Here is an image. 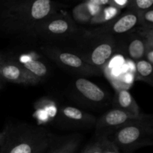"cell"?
Wrapping results in <instances>:
<instances>
[{
  "instance_id": "cell-1",
  "label": "cell",
  "mask_w": 153,
  "mask_h": 153,
  "mask_svg": "<svg viewBox=\"0 0 153 153\" xmlns=\"http://www.w3.org/2000/svg\"><path fill=\"white\" fill-rule=\"evenodd\" d=\"M52 0H4L0 5V24L7 28H36L53 16Z\"/></svg>"
},
{
  "instance_id": "cell-2",
  "label": "cell",
  "mask_w": 153,
  "mask_h": 153,
  "mask_svg": "<svg viewBox=\"0 0 153 153\" xmlns=\"http://www.w3.org/2000/svg\"><path fill=\"white\" fill-rule=\"evenodd\" d=\"M51 144V136L44 128L30 125L5 128L0 153H43Z\"/></svg>"
},
{
  "instance_id": "cell-3",
  "label": "cell",
  "mask_w": 153,
  "mask_h": 153,
  "mask_svg": "<svg viewBox=\"0 0 153 153\" xmlns=\"http://www.w3.org/2000/svg\"><path fill=\"white\" fill-rule=\"evenodd\" d=\"M152 122H149L148 117L144 116L117 129L110 140L119 150L131 153L140 147L152 145Z\"/></svg>"
},
{
  "instance_id": "cell-4",
  "label": "cell",
  "mask_w": 153,
  "mask_h": 153,
  "mask_svg": "<svg viewBox=\"0 0 153 153\" xmlns=\"http://www.w3.org/2000/svg\"><path fill=\"white\" fill-rule=\"evenodd\" d=\"M46 54L58 64L72 71L87 76L100 74V69L88 64L83 58L75 54L59 50H49L46 52Z\"/></svg>"
},
{
  "instance_id": "cell-5",
  "label": "cell",
  "mask_w": 153,
  "mask_h": 153,
  "mask_svg": "<svg viewBox=\"0 0 153 153\" xmlns=\"http://www.w3.org/2000/svg\"><path fill=\"white\" fill-rule=\"evenodd\" d=\"M145 115H133L119 108L111 109L102 115L96 122L97 133L111 132L120 127L143 118Z\"/></svg>"
},
{
  "instance_id": "cell-6",
  "label": "cell",
  "mask_w": 153,
  "mask_h": 153,
  "mask_svg": "<svg viewBox=\"0 0 153 153\" xmlns=\"http://www.w3.org/2000/svg\"><path fill=\"white\" fill-rule=\"evenodd\" d=\"M0 76L2 79L14 84L35 85L40 79L34 76L20 63L5 59L0 64Z\"/></svg>"
},
{
  "instance_id": "cell-7",
  "label": "cell",
  "mask_w": 153,
  "mask_h": 153,
  "mask_svg": "<svg viewBox=\"0 0 153 153\" xmlns=\"http://www.w3.org/2000/svg\"><path fill=\"white\" fill-rule=\"evenodd\" d=\"M75 88L82 97L93 102H101L106 97L105 93L101 88L84 78L75 82Z\"/></svg>"
},
{
  "instance_id": "cell-8",
  "label": "cell",
  "mask_w": 153,
  "mask_h": 153,
  "mask_svg": "<svg viewBox=\"0 0 153 153\" xmlns=\"http://www.w3.org/2000/svg\"><path fill=\"white\" fill-rule=\"evenodd\" d=\"M114 52V44L111 41H105L99 44L90 54L89 57L84 59L88 64L100 69L102 67L112 56Z\"/></svg>"
},
{
  "instance_id": "cell-9",
  "label": "cell",
  "mask_w": 153,
  "mask_h": 153,
  "mask_svg": "<svg viewBox=\"0 0 153 153\" xmlns=\"http://www.w3.org/2000/svg\"><path fill=\"white\" fill-rule=\"evenodd\" d=\"M109 29L115 34H124L138 25V16L137 11L127 10L123 14L118 16L110 22Z\"/></svg>"
},
{
  "instance_id": "cell-10",
  "label": "cell",
  "mask_w": 153,
  "mask_h": 153,
  "mask_svg": "<svg viewBox=\"0 0 153 153\" xmlns=\"http://www.w3.org/2000/svg\"><path fill=\"white\" fill-rule=\"evenodd\" d=\"M60 114L66 121L76 125L88 126L95 124L97 122L95 117L73 106L61 108Z\"/></svg>"
},
{
  "instance_id": "cell-11",
  "label": "cell",
  "mask_w": 153,
  "mask_h": 153,
  "mask_svg": "<svg viewBox=\"0 0 153 153\" xmlns=\"http://www.w3.org/2000/svg\"><path fill=\"white\" fill-rule=\"evenodd\" d=\"M35 28L51 34L60 35L66 34L71 30V22L66 18L55 17L53 15L41 22Z\"/></svg>"
},
{
  "instance_id": "cell-12",
  "label": "cell",
  "mask_w": 153,
  "mask_h": 153,
  "mask_svg": "<svg viewBox=\"0 0 153 153\" xmlns=\"http://www.w3.org/2000/svg\"><path fill=\"white\" fill-rule=\"evenodd\" d=\"M117 108L133 115L141 114L137 102L127 89L118 90L116 94Z\"/></svg>"
},
{
  "instance_id": "cell-13",
  "label": "cell",
  "mask_w": 153,
  "mask_h": 153,
  "mask_svg": "<svg viewBox=\"0 0 153 153\" xmlns=\"http://www.w3.org/2000/svg\"><path fill=\"white\" fill-rule=\"evenodd\" d=\"M101 7L82 1L73 9V17L80 23H88L90 22L91 18L98 13Z\"/></svg>"
},
{
  "instance_id": "cell-14",
  "label": "cell",
  "mask_w": 153,
  "mask_h": 153,
  "mask_svg": "<svg viewBox=\"0 0 153 153\" xmlns=\"http://www.w3.org/2000/svg\"><path fill=\"white\" fill-rule=\"evenodd\" d=\"M121 10L111 5H107L102 7L98 13L91 18L90 23L91 24H102L108 23L111 21L120 16Z\"/></svg>"
},
{
  "instance_id": "cell-15",
  "label": "cell",
  "mask_w": 153,
  "mask_h": 153,
  "mask_svg": "<svg viewBox=\"0 0 153 153\" xmlns=\"http://www.w3.org/2000/svg\"><path fill=\"white\" fill-rule=\"evenodd\" d=\"M146 52V40L143 37H137L131 40L128 46V56L134 61L144 58Z\"/></svg>"
},
{
  "instance_id": "cell-16",
  "label": "cell",
  "mask_w": 153,
  "mask_h": 153,
  "mask_svg": "<svg viewBox=\"0 0 153 153\" xmlns=\"http://www.w3.org/2000/svg\"><path fill=\"white\" fill-rule=\"evenodd\" d=\"M136 80L152 83V64L146 60L141 59L136 61Z\"/></svg>"
},
{
  "instance_id": "cell-17",
  "label": "cell",
  "mask_w": 153,
  "mask_h": 153,
  "mask_svg": "<svg viewBox=\"0 0 153 153\" xmlns=\"http://www.w3.org/2000/svg\"><path fill=\"white\" fill-rule=\"evenodd\" d=\"M21 64L25 69H27L30 73H32L34 76L40 79V80L41 79L44 78L48 73L47 67L40 61L29 59L21 63Z\"/></svg>"
},
{
  "instance_id": "cell-18",
  "label": "cell",
  "mask_w": 153,
  "mask_h": 153,
  "mask_svg": "<svg viewBox=\"0 0 153 153\" xmlns=\"http://www.w3.org/2000/svg\"><path fill=\"white\" fill-rule=\"evenodd\" d=\"M80 138L73 137L55 146L49 153H76L79 147Z\"/></svg>"
},
{
  "instance_id": "cell-19",
  "label": "cell",
  "mask_w": 153,
  "mask_h": 153,
  "mask_svg": "<svg viewBox=\"0 0 153 153\" xmlns=\"http://www.w3.org/2000/svg\"><path fill=\"white\" fill-rule=\"evenodd\" d=\"M138 16V24L143 28L151 30L153 28V10L152 8L143 11H137Z\"/></svg>"
},
{
  "instance_id": "cell-20",
  "label": "cell",
  "mask_w": 153,
  "mask_h": 153,
  "mask_svg": "<svg viewBox=\"0 0 153 153\" xmlns=\"http://www.w3.org/2000/svg\"><path fill=\"white\" fill-rule=\"evenodd\" d=\"M153 0H128L127 7L134 11H143L152 8Z\"/></svg>"
},
{
  "instance_id": "cell-21",
  "label": "cell",
  "mask_w": 153,
  "mask_h": 153,
  "mask_svg": "<svg viewBox=\"0 0 153 153\" xmlns=\"http://www.w3.org/2000/svg\"><path fill=\"white\" fill-rule=\"evenodd\" d=\"M149 36L146 40V52L145 56L146 61L153 64V37L152 30H149Z\"/></svg>"
},
{
  "instance_id": "cell-22",
  "label": "cell",
  "mask_w": 153,
  "mask_h": 153,
  "mask_svg": "<svg viewBox=\"0 0 153 153\" xmlns=\"http://www.w3.org/2000/svg\"><path fill=\"white\" fill-rule=\"evenodd\" d=\"M104 137L105 136L101 137L98 141H96L94 143L90 144L82 151V153H102Z\"/></svg>"
},
{
  "instance_id": "cell-23",
  "label": "cell",
  "mask_w": 153,
  "mask_h": 153,
  "mask_svg": "<svg viewBox=\"0 0 153 153\" xmlns=\"http://www.w3.org/2000/svg\"><path fill=\"white\" fill-rule=\"evenodd\" d=\"M102 153H120L116 145L106 136L104 137Z\"/></svg>"
},
{
  "instance_id": "cell-24",
  "label": "cell",
  "mask_w": 153,
  "mask_h": 153,
  "mask_svg": "<svg viewBox=\"0 0 153 153\" xmlns=\"http://www.w3.org/2000/svg\"><path fill=\"white\" fill-rule=\"evenodd\" d=\"M85 2L93 5L98 6V7H104V6L111 5V0H82Z\"/></svg>"
},
{
  "instance_id": "cell-25",
  "label": "cell",
  "mask_w": 153,
  "mask_h": 153,
  "mask_svg": "<svg viewBox=\"0 0 153 153\" xmlns=\"http://www.w3.org/2000/svg\"><path fill=\"white\" fill-rule=\"evenodd\" d=\"M128 4V0H111V5L117 7V8L122 9L127 7Z\"/></svg>"
},
{
  "instance_id": "cell-26",
  "label": "cell",
  "mask_w": 153,
  "mask_h": 153,
  "mask_svg": "<svg viewBox=\"0 0 153 153\" xmlns=\"http://www.w3.org/2000/svg\"><path fill=\"white\" fill-rule=\"evenodd\" d=\"M133 80H134V76L131 73H126V74H125L123 76V83L125 85H126V86L128 87L129 84H132Z\"/></svg>"
},
{
  "instance_id": "cell-27",
  "label": "cell",
  "mask_w": 153,
  "mask_h": 153,
  "mask_svg": "<svg viewBox=\"0 0 153 153\" xmlns=\"http://www.w3.org/2000/svg\"><path fill=\"white\" fill-rule=\"evenodd\" d=\"M4 137H5V129L2 131V132H0V149H1V146H2L3 143H4Z\"/></svg>"
},
{
  "instance_id": "cell-28",
  "label": "cell",
  "mask_w": 153,
  "mask_h": 153,
  "mask_svg": "<svg viewBox=\"0 0 153 153\" xmlns=\"http://www.w3.org/2000/svg\"><path fill=\"white\" fill-rule=\"evenodd\" d=\"M4 60H5V58H4V55H1V54H0V64H1V63L4 61Z\"/></svg>"
},
{
  "instance_id": "cell-29",
  "label": "cell",
  "mask_w": 153,
  "mask_h": 153,
  "mask_svg": "<svg viewBox=\"0 0 153 153\" xmlns=\"http://www.w3.org/2000/svg\"><path fill=\"white\" fill-rule=\"evenodd\" d=\"M1 79H2V78H1V76H0V85H1Z\"/></svg>"
}]
</instances>
